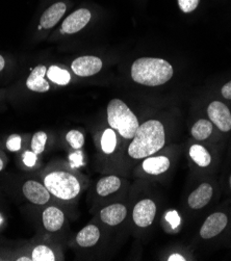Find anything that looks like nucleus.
Instances as JSON below:
<instances>
[{
  "mask_svg": "<svg viewBox=\"0 0 231 261\" xmlns=\"http://www.w3.org/2000/svg\"><path fill=\"white\" fill-rule=\"evenodd\" d=\"M166 143L164 125L158 120H149L139 126L128 147V154L135 160H142L160 151Z\"/></svg>",
  "mask_w": 231,
  "mask_h": 261,
  "instance_id": "obj_1",
  "label": "nucleus"
},
{
  "mask_svg": "<svg viewBox=\"0 0 231 261\" xmlns=\"http://www.w3.org/2000/svg\"><path fill=\"white\" fill-rule=\"evenodd\" d=\"M174 74L173 67L163 59L141 58L132 67L133 80L143 86L158 87L168 83Z\"/></svg>",
  "mask_w": 231,
  "mask_h": 261,
  "instance_id": "obj_2",
  "label": "nucleus"
},
{
  "mask_svg": "<svg viewBox=\"0 0 231 261\" xmlns=\"http://www.w3.org/2000/svg\"><path fill=\"white\" fill-rule=\"evenodd\" d=\"M108 121L113 129H117L124 139H134L140 126L139 120L124 101L113 99L108 106Z\"/></svg>",
  "mask_w": 231,
  "mask_h": 261,
  "instance_id": "obj_3",
  "label": "nucleus"
},
{
  "mask_svg": "<svg viewBox=\"0 0 231 261\" xmlns=\"http://www.w3.org/2000/svg\"><path fill=\"white\" fill-rule=\"evenodd\" d=\"M44 186L51 195L62 200L74 199L81 192V185L77 178L62 171L48 174L44 179Z\"/></svg>",
  "mask_w": 231,
  "mask_h": 261,
  "instance_id": "obj_4",
  "label": "nucleus"
},
{
  "mask_svg": "<svg viewBox=\"0 0 231 261\" xmlns=\"http://www.w3.org/2000/svg\"><path fill=\"white\" fill-rule=\"evenodd\" d=\"M208 115L212 123L222 133L231 130V112L221 101H213L208 108Z\"/></svg>",
  "mask_w": 231,
  "mask_h": 261,
  "instance_id": "obj_5",
  "label": "nucleus"
},
{
  "mask_svg": "<svg viewBox=\"0 0 231 261\" xmlns=\"http://www.w3.org/2000/svg\"><path fill=\"white\" fill-rule=\"evenodd\" d=\"M228 225V217L224 213H215L204 221L200 237L203 240H211L221 234Z\"/></svg>",
  "mask_w": 231,
  "mask_h": 261,
  "instance_id": "obj_6",
  "label": "nucleus"
},
{
  "mask_svg": "<svg viewBox=\"0 0 231 261\" xmlns=\"http://www.w3.org/2000/svg\"><path fill=\"white\" fill-rule=\"evenodd\" d=\"M157 215V205L150 199H144L134 208L133 218L137 226L145 228L150 226Z\"/></svg>",
  "mask_w": 231,
  "mask_h": 261,
  "instance_id": "obj_7",
  "label": "nucleus"
},
{
  "mask_svg": "<svg viewBox=\"0 0 231 261\" xmlns=\"http://www.w3.org/2000/svg\"><path fill=\"white\" fill-rule=\"evenodd\" d=\"M91 20V12L87 9L77 10L68 16L62 25V31L65 34L72 35L82 31Z\"/></svg>",
  "mask_w": 231,
  "mask_h": 261,
  "instance_id": "obj_8",
  "label": "nucleus"
},
{
  "mask_svg": "<svg viewBox=\"0 0 231 261\" xmlns=\"http://www.w3.org/2000/svg\"><path fill=\"white\" fill-rule=\"evenodd\" d=\"M71 68L77 76L88 77L97 74L102 69V61L92 56L81 57L74 60Z\"/></svg>",
  "mask_w": 231,
  "mask_h": 261,
  "instance_id": "obj_9",
  "label": "nucleus"
},
{
  "mask_svg": "<svg viewBox=\"0 0 231 261\" xmlns=\"http://www.w3.org/2000/svg\"><path fill=\"white\" fill-rule=\"evenodd\" d=\"M23 194L32 203L37 205H44L50 199V193L44 185L40 182L30 180L23 185Z\"/></svg>",
  "mask_w": 231,
  "mask_h": 261,
  "instance_id": "obj_10",
  "label": "nucleus"
},
{
  "mask_svg": "<svg viewBox=\"0 0 231 261\" xmlns=\"http://www.w3.org/2000/svg\"><path fill=\"white\" fill-rule=\"evenodd\" d=\"M213 187L210 184H202L189 196V206L192 210H201V208L207 206L210 203V201L213 198Z\"/></svg>",
  "mask_w": 231,
  "mask_h": 261,
  "instance_id": "obj_11",
  "label": "nucleus"
},
{
  "mask_svg": "<svg viewBox=\"0 0 231 261\" xmlns=\"http://www.w3.org/2000/svg\"><path fill=\"white\" fill-rule=\"evenodd\" d=\"M127 216L126 207L122 204H112L105 207L100 213V219L105 224L117 226L122 223Z\"/></svg>",
  "mask_w": 231,
  "mask_h": 261,
  "instance_id": "obj_12",
  "label": "nucleus"
},
{
  "mask_svg": "<svg viewBox=\"0 0 231 261\" xmlns=\"http://www.w3.org/2000/svg\"><path fill=\"white\" fill-rule=\"evenodd\" d=\"M42 220L43 225L47 231L57 232L62 228L65 222V216L64 213L61 210H59L58 207L50 206L44 211Z\"/></svg>",
  "mask_w": 231,
  "mask_h": 261,
  "instance_id": "obj_13",
  "label": "nucleus"
},
{
  "mask_svg": "<svg viewBox=\"0 0 231 261\" xmlns=\"http://www.w3.org/2000/svg\"><path fill=\"white\" fill-rule=\"evenodd\" d=\"M66 10L67 8L64 3H58L51 6L49 9H47L44 12V14L41 17L40 24L42 28L46 30L53 29L64 16V14L66 13Z\"/></svg>",
  "mask_w": 231,
  "mask_h": 261,
  "instance_id": "obj_14",
  "label": "nucleus"
},
{
  "mask_svg": "<svg viewBox=\"0 0 231 261\" xmlns=\"http://www.w3.org/2000/svg\"><path fill=\"white\" fill-rule=\"evenodd\" d=\"M46 73H47V69L45 66L36 67L28 78L27 87L31 91L38 92V93H45L49 91L50 86L48 82L44 80V76L46 75Z\"/></svg>",
  "mask_w": 231,
  "mask_h": 261,
  "instance_id": "obj_15",
  "label": "nucleus"
},
{
  "mask_svg": "<svg viewBox=\"0 0 231 261\" xmlns=\"http://www.w3.org/2000/svg\"><path fill=\"white\" fill-rule=\"evenodd\" d=\"M100 239V231L95 225H88L83 228L76 237V243L81 247L91 248L95 246Z\"/></svg>",
  "mask_w": 231,
  "mask_h": 261,
  "instance_id": "obj_16",
  "label": "nucleus"
},
{
  "mask_svg": "<svg viewBox=\"0 0 231 261\" xmlns=\"http://www.w3.org/2000/svg\"><path fill=\"white\" fill-rule=\"evenodd\" d=\"M170 160L166 156L148 158L143 163V170L150 175H161L170 168Z\"/></svg>",
  "mask_w": 231,
  "mask_h": 261,
  "instance_id": "obj_17",
  "label": "nucleus"
},
{
  "mask_svg": "<svg viewBox=\"0 0 231 261\" xmlns=\"http://www.w3.org/2000/svg\"><path fill=\"white\" fill-rule=\"evenodd\" d=\"M121 187V180L117 176H108L101 178L96 186L97 194L101 197H107L113 193H116Z\"/></svg>",
  "mask_w": 231,
  "mask_h": 261,
  "instance_id": "obj_18",
  "label": "nucleus"
},
{
  "mask_svg": "<svg viewBox=\"0 0 231 261\" xmlns=\"http://www.w3.org/2000/svg\"><path fill=\"white\" fill-rule=\"evenodd\" d=\"M214 130V125L211 121L201 119L198 120L192 127V137L197 141H204L211 137Z\"/></svg>",
  "mask_w": 231,
  "mask_h": 261,
  "instance_id": "obj_19",
  "label": "nucleus"
},
{
  "mask_svg": "<svg viewBox=\"0 0 231 261\" xmlns=\"http://www.w3.org/2000/svg\"><path fill=\"white\" fill-rule=\"evenodd\" d=\"M190 156L191 159L202 168H207L212 163L211 153L201 145H193L190 148Z\"/></svg>",
  "mask_w": 231,
  "mask_h": 261,
  "instance_id": "obj_20",
  "label": "nucleus"
},
{
  "mask_svg": "<svg viewBox=\"0 0 231 261\" xmlns=\"http://www.w3.org/2000/svg\"><path fill=\"white\" fill-rule=\"evenodd\" d=\"M47 76L51 82L60 86H66L71 81L70 73L67 70L61 69L57 66L49 68V70L47 71Z\"/></svg>",
  "mask_w": 231,
  "mask_h": 261,
  "instance_id": "obj_21",
  "label": "nucleus"
},
{
  "mask_svg": "<svg viewBox=\"0 0 231 261\" xmlns=\"http://www.w3.org/2000/svg\"><path fill=\"white\" fill-rule=\"evenodd\" d=\"M116 146H117V137L115 132L113 130V128L107 129L101 138L102 150H104L106 154H111L115 151Z\"/></svg>",
  "mask_w": 231,
  "mask_h": 261,
  "instance_id": "obj_22",
  "label": "nucleus"
},
{
  "mask_svg": "<svg viewBox=\"0 0 231 261\" xmlns=\"http://www.w3.org/2000/svg\"><path fill=\"white\" fill-rule=\"evenodd\" d=\"M33 261H55L56 256L50 248L40 245L33 251Z\"/></svg>",
  "mask_w": 231,
  "mask_h": 261,
  "instance_id": "obj_23",
  "label": "nucleus"
},
{
  "mask_svg": "<svg viewBox=\"0 0 231 261\" xmlns=\"http://www.w3.org/2000/svg\"><path fill=\"white\" fill-rule=\"evenodd\" d=\"M66 140L73 149H81L85 144V137L79 130L69 132L66 136Z\"/></svg>",
  "mask_w": 231,
  "mask_h": 261,
  "instance_id": "obj_24",
  "label": "nucleus"
},
{
  "mask_svg": "<svg viewBox=\"0 0 231 261\" xmlns=\"http://www.w3.org/2000/svg\"><path fill=\"white\" fill-rule=\"evenodd\" d=\"M47 142V135L43 132L37 133L32 139V149L36 154H41L45 150Z\"/></svg>",
  "mask_w": 231,
  "mask_h": 261,
  "instance_id": "obj_25",
  "label": "nucleus"
},
{
  "mask_svg": "<svg viewBox=\"0 0 231 261\" xmlns=\"http://www.w3.org/2000/svg\"><path fill=\"white\" fill-rule=\"evenodd\" d=\"M200 0H178V6L184 13L194 12L199 6Z\"/></svg>",
  "mask_w": 231,
  "mask_h": 261,
  "instance_id": "obj_26",
  "label": "nucleus"
},
{
  "mask_svg": "<svg viewBox=\"0 0 231 261\" xmlns=\"http://www.w3.org/2000/svg\"><path fill=\"white\" fill-rule=\"evenodd\" d=\"M7 148L12 152L19 151L21 149V137L18 135H12L7 141Z\"/></svg>",
  "mask_w": 231,
  "mask_h": 261,
  "instance_id": "obj_27",
  "label": "nucleus"
},
{
  "mask_svg": "<svg viewBox=\"0 0 231 261\" xmlns=\"http://www.w3.org/2000/svg\"><path fill=\"white\" fill-rule=\"evenodd\" d=\"M23 163L25 166L33 168L37 163V154L34 151H27L23 155Z\"/></svg>",
  "mask_w": 231,
  "mask_h": 261,
  "instance_id": "obj_28",
  "label": "nucleus"
},
{
  "mask_svg": "<svg viewBox=\"0 0 231 261\" xmlns=\"http://www.w3.org/2000/svg\"><path fill=\"white\" fill-rule=\"evenodd\" d=\"M221 94H222V96H223L225 99L231 100V81L228 82L227 84H225V85L222 87Z\"/></svg>",
  "mask_w": 231,
  "mask_h": 261,
  "instance_id": "obj_29",
  "label": "nucleus"
},
{
  "mask_svg": "<svg viewBox=\"0 0 231 261\" xmlns=\"http://www.w3.org/2000/svg\"><path fill=\"white\" fill-rule=\"evenodd\" d=\"M82 154L81 153H74L70 155V162L72 167H77L82 165Z\"/></svg>",
  "mask_w": 231,
  "mask_h": 261,
  "instance_id": "obj_30",
  "label": "nucleus"
},
{
  "mask_svg": "<svg viewBox=\"0 0 231 261\" xmlns=\"http://www.w3.org/2000/svg\"><path fill=\"white\" fill-rule=\"evenodd\" d=\"M177 214L175 212H171L167 215V220L173 225V226H176L178 223H179V218L178 216H176Z\"/></svg>",
  "mask_w": 231,
  "mask_h": 261,
  "instance_id": "obj_31",
  "label": "nucleus"
},
{
  "mask_svg": "<svg viewBox=\"0 0 231 261\" xmlns=\"http://www.w3.org/2000/svg\"><path fill=\"white\" fill-rule=\"evenodd\" d=\"M168 260H169V261H185L186 259H185V257L182 256V255H179V254H173V255H171V256L169 257Z\"/></svg>",
  "mask_w": 231,
  "mask_h": 261,
  "instance_id": "obj_32",
  "label": "nucleus"
},
{
  "mask_svg": "<svg viewBox=\"0 0 231 261\" xmlns=\"http://www.w3.org/2000/svg\"><path fill=\"white\" fill-rule=\"evenodd\" d=\"M5 66H6V61H5V59H4L3 56H0V72H2V71L4 70Z\"/></svg>",
  "mask_w": 231,
  "mask_h": 261,
  "instance_id": "obj_33",
  "label": "nucleus"
},
{
  "mask_svg": "<svg viewBox=\"0 0 231 261\" xmlns=\"http://www.w3.org/2000/svg\"><path fill=\"white\" fill-rule=\"evenodd\" d=\"M18 261H31V260H33V259H30V258H28V257H21V258H19V259H17Z\"/></svg>",
  "mask_w": 231,
  "mask_h": 261,
  "instance_id": "obj_34",
  "label": "nucleus"
},
{
  "mask_svg": "<svg viewBox=\"0 0 231 261\" xmlns=\"http://www.w3.org/2000/svg\"><path fill=\"white\" fill-rule=\"evenodd\" d=\"M4 167H5V164H4V161L0 159V172H2L4 170Z\"/></svg>",
  "mask_w": 231,
  "mask_h": 261,
  "instance_id": "obj_35",
  "label": "nucleus"
},
{
  "mask_svg": "<svg viewBox=\"0 0 231 261\" xmlns=\"http://www.w3.org/2000/svg\"><path fill=\"white\" fill-rule=\"evenodd\" d=\"M229 187H230V190H231V175L229 176Z\"/></svg>",
  "mask_w": 231,
  "mask_h": 261,
  "instance_id": "obj_36",
  "label": "nucleus"
}]
</instances>
